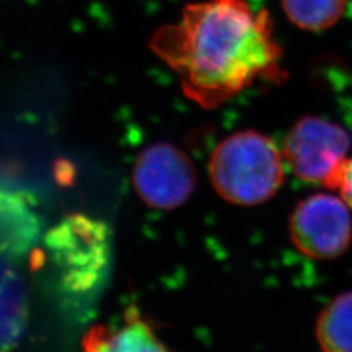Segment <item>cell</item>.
<instances>
[{
    "instance_id": "6da1fadb",
    "label": "cell",
    "mask_w": 352,
    "mask_h": 352,
    "mask_svg": "<svg viewBox=\"0 0 352 352\" xmlns=\"http://www.w3.org/2000/svg\"><path fill=\"white\" fill-rule=\"evenodd\" d=\"M149 47L175 72L184 96L205 110L260 80L285 78L270 16L247 0L187 4L177 23L155 30Z\"/></svg>"
},
{
    "instance_id": "7a4b0ae2",
    "label": "cell",
    "mask_w": 352,
    "mask_h": 352,
    "mask_svg": "<svg viewBox=\"0 0 352 352\" xmlns=\"http://www.w3.org/2000/svg\"><path fill=\"white\" fill-rule=\"evenodd\" d=\"M209 174L223 200L253 206L272 199L283 184V158L267 136L243 131L217 145L209 161Z\"/></svg>"
},
{
    "instance_id": "3957f363",
    "label": "cell",
    "mask_w": 352,
    "mask_h": 352,
    "mask_svg": "<svg viewBox=\"0 0 352 352\" xmlns=\"http://www.w3.org/2000/svg\"><path fill=\"white\" fill-rule=\"evenodd\" d=\"M350 135L344 128L318 116H304L287 135L283 155L292 173L305 183L337 188L350 158Z\"/></svg>"
},
{
    "instance_id": "277c9868",
    "label": "cell",
    "mask_w": 352,
    "mask_h": 352,
    "mask_svg": "<svg viewBox=\"0 0 352 352\" xmlns=\"http://www.w3.org/2000/svg\"><path fill=\"white\" fill-rule=\"evenodd\" d=\"M294 245L314 260H334L350 247L352 219L349 204L327 193L312 195L296 205L289 218Z\"/></svg>"
},
{
    "instance_id": "5b68a950",
    "label": "cell",
    "mask_w": 352,
    "mask_h": 352,
    "mask_svg": "<svg viewBox=\"0 0 352 352\" xmlns=\"http://www.w3.org/2000/svg\"><path fill=\"white\" fill-rule=\"evenodd\" d=\"M132 179L140 199L160 210H173L188 201L197 182L188 157L167 142L153 144L140 153Z\"/></svg>"
},
{
    "instance_id": "8992f818",
    "label": "cell",
    "mask_w": 352,
    "mask_h": 352,
    "mask_svg": "<svg viewBox=\"0 0 352 352\" xmlns=\"http://www.w3.org/2000/svg\"><path fill=\"white\" fill-rule=\"evenodd\" d=\"M82 352H168L139 316H128L119 327L96 325L82 340Z\"/></svg>"
},
{
    "instance_id": "52a82bcc",
    "label": "cell",
    "mask_w": 352,
    "mask_h": 352,
    "mask_svg": "<svg viewBox=\"0 0 352 352\" xmlns=\"http://www.w3.org/2000/svg\"><path fill=\"white\" fill-rule=\"evenodd\" d=\"M316 338L322 352H352V291L340 294L321 311Z\"/></svg>"
},
{
    "instance_id": "ba28073f",
    "label": "cell",
    "mask_w": 352,
    "mask_h": 352,
    "mask_svg": "<svg viewBox=\"0 0 352 352\" xmlns=\"http://www.w3.org/2000/svg\"><path fill=\"white\" fill-rule=\"evenodd\" d=\"M347 0H282V7L294 25L321 32L338 23Z\"/></svg>"
},
{
    "instance_id": "9c48e42d",
    "label": "cell",
    "mask_w": 352,
    "mask_h": 352,
    "mask_svg": "<svg viewBox=\"0 0 352 352\" xmlns=\"http://www.w3.org/2000/svg\"><path fill=\"white\" fill-rule=\"evenodd\" d=\"M336 189L340 190L342 199L352 208V158L344 166Z\"/></svg>"
}]
</instances>
